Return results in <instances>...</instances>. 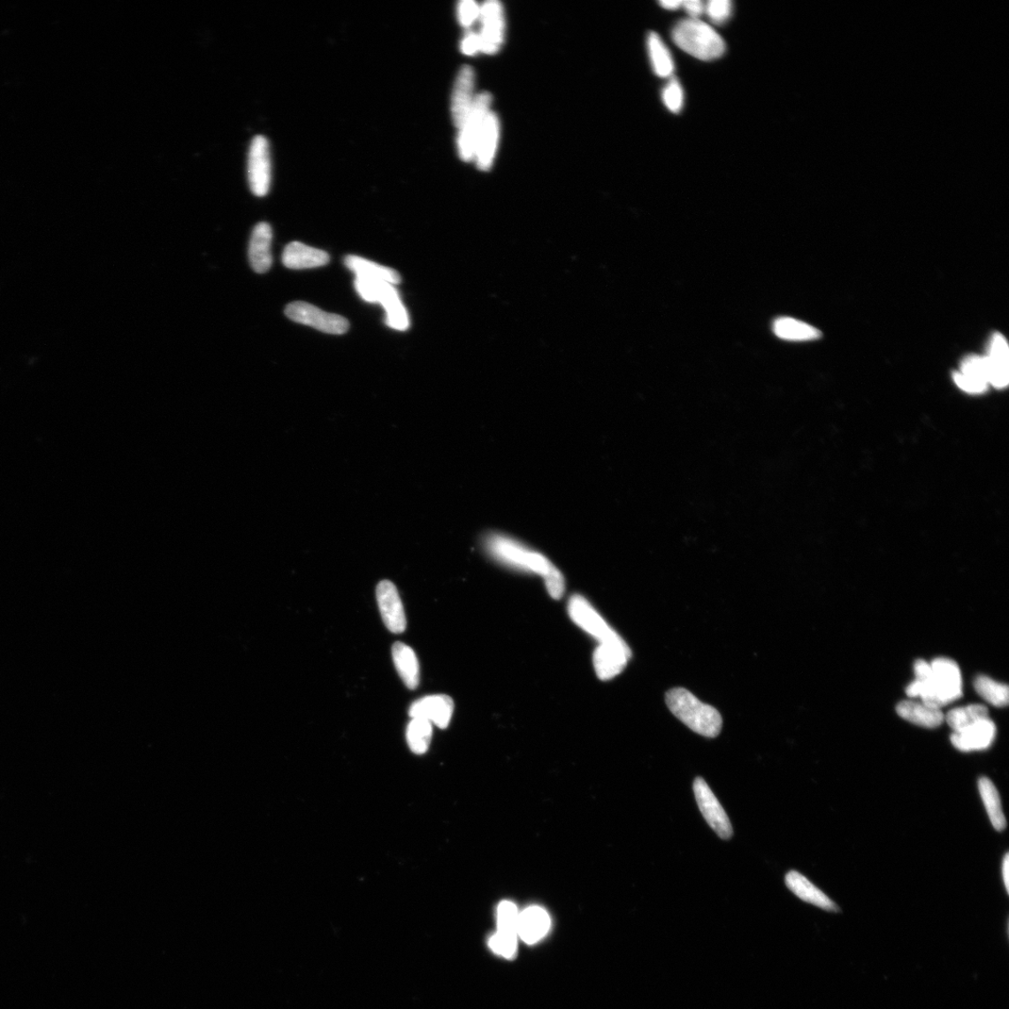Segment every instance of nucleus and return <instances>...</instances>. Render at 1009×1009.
<instances>
[{
  "label": "nucleus",
  "instance_id": "nucleus-1",
  "mask_svg": "<svg viewBox=\"0 0 1009 1009\" xmlns=\"http://www.w3.org/2000/svg\"><path fill=\"white\" fill-rule=\"evenodd\" d=\"M486 554L501 565L540 576L554 600L563 598L566 581L551 560L529 546L501 533H489L483 540Z\"/></svg>",
  "mask_w": 1009,
  "mask_h": 1009
},
{
  "label": "nucleus",
  "instance_id": "nucleus-2",
  "mask_svg": "<svg viewBox=\"0 0 1009 1009\" xmlns=\"http://www.w3.org/2000/svg\"><path fill=\"white\" fill-rule=\"evenodd\" d=\"M932 676L929 680L909 684L906 692L909 698H920L925 705L940 709L962 697V675L956 661L940 657L930 664Z\"/></svg>",
  "mask_w": 1009,
  "mask_h": 1009
},
{
  "label": "nucleus",
  "instance_id": "nucleus-3",
  "mask_svg": "<svg viewBox=\"0 0 1009 1009\" xmlns=\"http://www.w3.org/2000/svg\"><path fill=\"white\" fill-rule=\"evenodd\" d=\"M666 701L671 713L693 732L711 738L720 735L722 718L719 711L701 702L691 692L672 689L668 692Z\"/></svg>",
  "mask_w": 1009,
  "mask_h": 1009
},
{
  "label": "nucleus",
  "instance_id": "nucleus-4",
  "mask_svg": "<svg viewBox=\"0 0 1009 1009\" xmlns=\"http://www.w3.org/2000/svg\"><path fill=\"white\" fill-rule=\"evenodd\" d=\"M674 42L684 52L700 60L721 57L725 43L718 33L699 19H685L676 25L672 32Z\"/></svg>",
  "mask_w": 1009,
  "mask_h": 1009
},
{
  "label": "nucleus",
  "instance_id": "nucleus-5",
  "mask_svg": "<svg viewBox=\"0 0 1009 1009\" xmlns=\"http://www.w3.org/2000/svg\"><path fill=\"white\" fill-rule=\"evenodd\" d=\"M355 287L363 301L383 305L386 312V323L389 327L399 331H405L409 327L408 311L394 286L355 277Z\"/></svg>",
  "mask_w": 1009,
  "mask_h": 1009
},
{
  "label": "nucleus",
  "instance_id": "nucleus-6",
  "mask_svg": "<svg viewBox=\"0 0 1009 1009\" xmlns=\"http://www.w3.org/2000/svg\"><path fill=\"white\" fill-rule=\"evenodd\" d=\"M568 609L571 620L600 644L623 639L583 595H572Z\"/></svg>",
  "mask_w": 1009,
  "mask_h": 1009
},
{
  "label": "nucleus",
  "instance_id": "nucleus-7",
  "mask_svg": "<svg viewBox=\"0 0 1009 1009\" xmlns=\"http://www.w3.org/2000/svg\"><path fill=\"white\" fill-rule=\"evenodd\" d=\"M286 314L290 320L311 326L326 334L342 335L350 327L346 318L338 314L324 311L307 302H295L289 304L286 309Z\"/></svg>",
  "mask_w": 1009,
  "mask_h": 1009
},
{
  "label": "nucleus",
  "instance_id": "nucleus-8",
  "mask_svg": "<svg viewBox=\"0 0 1009 1009\" xmlns=\"http://www.w3.org/2000/svg\"><path fill=\"white\" fill-rule=\"evenodd\" d=\"M491 103L492 96L489 93L485 92L477 96L467 122L460 128L458 152L460 157L464 161L468 162L475 158L478 139L490 113Z\"/></svg>",
  "mask_w": 1009,
  "mask_h": 1009
},
{
  "label": "nucleus",
  "instance_id": "nucleus-9",
  "mask_svg": "<svg viewBox=\"0 0 1009 1009\" xmlns=\"http://www.w3.org/2000/svg\"><path fill=\"white\" fill-rule=\"evenodd\" d=\"M693 792L700 812L713 830L723 840L733 836V827L725 810L707 784L699 776L693 783Z\"/></svg>",
  "mask_w": 1009,
  "mask_h": 1009
},
{
  "label": "nucleus",
  "instance_id": "nucleus-10",
  "mask_svg": "<svg viewBox=\"0 0 1009 1009\" xmlns=\"http://www.w3.org/2000/svg\"><path fill=\"white\" fill-rule=\"evenodd\" d=\"M271 179V164L269 142L263 136H256L250 146L248 157V180L254 195L264 196L269 193Z\"/></svg>",
  "mask_w": 1009,
  "mask_h": 1009
},
{
  "label": "nucleus",
  "instance_id": "nucleus-11",
  "mask_svg": "<svg viewBox=\"0 0 1009 1009\" xmlns=\"http://www.w3.org/2000/svg\"><path fill=\"white\" fill-rule=\"evenodd\" d=\"M631 656V650L623 639L600 643L592 655L594 671L601 681L614 679L623 671Z\"/></svg>",
  "mask_w": 1009,
  "mask_h": 1009
},
{
  "label": "nucleus",
  "instance_id": "nucleus-12",
  "mask_svg": "<svg viewBox=\"0 0 1009 1009\" xmlns=\"http://www.w3.org/2000/svg\"><path fill=\"white\" fill-rule=\"evenodd\" d=\"M376 597L380 615L388 631L394 634L403 633L407 620L398 589L389 581L380 582L376 589Z\"/></svg>",
  "mask_w": 1009,
  "mask_h": 1009
},
{
  "label": "nucleus",
  "instance_id": "nucleus-13",
  "mask_svg": "<svg viewBox=\"0 0 1009 1009\" xmlns=\"http://www.w3.org/2000/svg\"><path fill=\"white\" fill-rule=\"evenodd\" d=\"M479 18L483 24L481 34H478L481 51L485 54H494L499 51L503 41L502 5L494 0L485 3L479 11Z\"/></svg>",
  "mask_w": 1009,
  "mask_h": 1009
},
{
  "label": "nucleus",
  "instance_id": "nucleus-14",
  "mask_svg": "<svg viewBox=\"0 0 1009 1009\" xmlns=\"http://www.w3.org/2000/svg\"><path fill=\"white\" fill-rule=\"evenodd\" d=\"M455 710L454 700L445 694L428 696L413 702L409 710V716L424 719L441 730L448 727Z\"/></svg>",
  "mask_w": 1009,
  "mask_h": 1009
},
{
  "label": "nucleus",
  "instance_id": "nucleus-15",
  "mask_svg": "<svg viewBox=\"0 0 1009 1009\" xmlns=\"http://www.w3.org/2000/svg\"><path fill=\"white\" fill-rule=\"evenodd\" d=\"M997 736V727L990 718L977 722L965 730L952 735V745L963 753L984 751L991 746Z\"/></svg>",
  "mask_w": 1009,
  "mask_h": 1009
},
{
  "label": "nucleus",
  "instance_id": "nucleus-16",
  "mask_svg": "<svg viewBox=\"0 0 1009 1009\" xmlns=\"http://www.w3.org/2000/svg\"><path fill=\"white\" fill-rule=\"evenodd\" d=\"M475 74L469 65L462 67L458 73L453 96L452 117L454 123L459 129L467 122L474 103Z\"/></svg>",
  "mask_w": 1009,
  "mask_h": 1009
},
{
  "label": "nucleus",
  "instance_id": "nucleus-17",
  "mask_svg": "<svg viewBox=\"0 0 1009 1009\" xmlns=\"http://www.w3.org/2000/svg\"><path fill=\"white\" fill-rule=\"evenodd\" d=\"M959 388L969 394H982L989 386L988 366L985 356L969 355L961 365V371L953 374Z\"/></svg>",
  "mask_w": 1009,
  "mask_h": 1009
},
{
  "label": "nucleus",
  "instance_id": "nucleus-18",
  "mask_svg": "<svg viewBox=\"0 0 1009 1009\" xmlns=\"http://www.w3.org/2000/svg\"><path fill=\"white\" fill-rule=\"evenodd\" d=\"M988 366L989 385L1002 389L1008 385V358L1009 351L1005 338L1000 333L992 335L988 355L985 356Z\"/></svg>",
  "mask_w": 1009,
  "mask_h": 1009
},
{
  "label": "nucleus",
  "instance_id": "nucleus-19",
  "mask_svg": "<svg viewBox=\"0 0 1009 1009\" xmlns=\"http://www.w3.org/2000/svg\"><path fill=\"white\" fill-rule=\"evenodd\" d=\"M785 883L789 890L795 893L799 899L818 906L827 913H840L838 906L805 878L802 874L797 871H790L785 876Z\"/></svg>",
  "mask_w": 1009,
  "mask_h": 1009
},
{
  "label": "nucleus",
  "instance_id": "nucleus-20",
  "mask_svg": "<svg viewBox=\"0 0 1009 1009\" xmlns=\"http://www.w3.org/2000/svg\"><path fill=\"white\" fill-rule=\"evenodd\" d=\"M271 241L272 229L271 225L267 223L256 225L249 245L250 264L256 273H266L271 268Z\"/></svg>",
  "mask_w": 1009,
  "mask_h": 1009
},
{
  "label": "nucleus",
  "instance_id": "nucleus-21",
  "mask_svg": "<svg viewBox=\"0 0 1009 1009\" xmlns=\"http://www.w3.org/2000/svg\"><path fill=\"white\" fill-rule=\"evenodd\" d=\"M329 255L299 241L289 243L283 254L285 266L291 270H308L325 266Z\"/></svg>",
  "mask_w": 1009,
  "mask_h": 1009
},
{
  "label": "nucleus",
  "instance_id": "nucleus-22",
  "mask_svg": "<svg viewBox=\"0 0 1009 1009\" xmlns=\"http://www.w3.org/2000/svg\"><path fill=\"white\" fill-rule=\"evenodd\" d=\"M551 920L547 913L539 906L528 907L520 913L518 936L527 944H535L548 933Z\"/></svg>",
  "mask_w": 1009,
  "mask_h": 1009
},
{
  "label": "nucleus",
  "instance_id": "nucleus-23",
  "mask_svg": "<svg viewBox=\"0 0 1009 1009\" xmlns=\"http://www.w3.org/2000/svg\"><path fill=\"white\" fill-rule=\"evenodd\" d=\"M500 123L494 113L490 112L479 134L475 159L479 170L488 171L498 146Z\"/></svg>",
  "mask_w": 1009,
  "mask_h": 1009
},
{
  "label": "nucleus",
  "instance_id": "nucleus-24",
  "mask_svg": "<svg viewBox=\"0 0 1009 1009\" xmlns=\"http://www.w3.org/2000/svg\"><path fill=\"white\" fill-rule=\"evenodd\" d=\"M344 264L355 274V277L378 280V282H385L393 286L401 283V276L398 271L366 258L347 256Z\"/></svg>",
  "mask_w": 1009,
  "mask_h": 1009
},
{
  "label": "nucleus",
  "instance_id": "nucleus-25",
  "mask_svg": "<svg viewBox=\"0 0 1009 1009\" xmlns=\"http://www.w3.org/2000/svg\"><path fill=\"white\" fill-rule=\"evenodd\" d=\"M392 656L395 669L406 686L410 690L417 689L420 683V666L415 651L405 643L395 642Z\"/></svg>",
  "mask_w": 1009,
  "mask_h": 1009
},
{
  "label": "nucleus",
  "instance_id": "nucleus-26",
  "mask_svg": "<svg viewBox=\"0 0 1009 1009\" xmlns=\"http://www.w3.org/2000/svg\"><path fill=\"white\" fill-rule=\"evenodd\" d=\"M897 713L904 720L929 730L940 726L945 719L940 709L925 705L921 701H902L898 705Z\"/></svg>",
  "mask_w": 1009,
  "mask_h": 1009
},
{
  "label": "nucleus",
  "instance_id": "nucleus-27",
  "mask_svg": "<svg viewBox=\"0 0 1009 1009\" xmlns=\"http://www.w3.org/2000/svg\"><path fill=\"white\" fill-rule=\"evenodd\" d=\"M774 334L786 341H812L821 338L819 329L800 320L791 317H780L773 323Z\"/></svg>",
  "mask_w": 1009,
  "mask_h": 1009
},
{
  "label": "nucleus",
  "instance_id": "nucleus-28",
  "mask_svg": "<svg viewBox=\"0 0 1009 1009\" xmlns=\"http://www.w3.org/2000/svg\"><path fill=\"white\" fill-rule=\"evenodd\" d=\"M979 790L992 826L999 832L1004 831L1006 820L996 785L988 777L982 776L979 780Z\"/></svg>",
  "mask_w": 1009,
  "mask_h": 1009
},
{
  "label": "nucleus",
  "instance_id": "nucleus-29",
  "mask_svg": "<svg viewBox=\"0 0 1009 1009\" xmlns=\"http://www.w3.org/2000/svg\"><path fill=\"white\" fill-rule=\"evenodd\" d=\"M648 49L655 74L661 78H668L674 73V62L669 50L656 33L652 32L648 37Z\"/></svg>",
  "mask_w": 1009,
  "mask_h": 1009
},
{
  "label": "nucleus",
  "instance_id": "nucleus-30",
  "mask_svg": "<svg viewBox=\"0 0 1009 1009\" xmlns=\"http://www.w3.org/2000/svg\"><path fill=\"white\" fill-rule=\"evenodd\" d=\"M987 718H989L988 708L983 705L974 704L952 709L946 716V721L953 733H958Z\"/></svg>",
  "mask_w": 1009,
  "mask_h": 1009
},
{
  "label": "nucleus",
  "instance_id": "nucleus-31",
  "mask_svg": "<svg viewBox=\"0 0 1009 1009\" xmlns=\"http://www.w3.org/2000/svg\"><path fill=\"white\" fill-rule=\"evenodd\" d=\"M433 736V724L424 719L413 718L407 727V742L412 753L427 752Z\"/></svg>",
  "mask_w": 1009,
  "mask_h": 1009
},
{
  "label": "nucleus",
  "instance_id": "nucleus-32",
  "mask_svg": "<svg viewBox=\"0 0 1009 1009\" xmlns=\"http://www.w3.org/2000/svg\"><path fill=\"white\" fill-rule=\"evenodd\" d=\"M975 691L988 703L998 707L1008 705V687L999 684L987 676H979L974 682Z\"/></svg>",
  "mask_w": 1009,
  "mask_h": 1009
},
{
  "label": "nucleus",
  "instance_id": "nucleus-33",
  "mask_svg": "<svg viewBox=\"0 0 1009 1009\" xmlns=\"http://www.w3.org/2000/svg\"><path fill=\"white\" fill-rule=\"evenodd\" d=\"M520 913L517 906L511 902H502L498 911L499 933L518 936Z\"/></svg>",
  "mask_w": 1009,
  "mask_h": 1009
},
{
  "label": "nucleus",
  "instance_id": "nucleus-34",
  "mask_svg": "<svg viewBox=\"0 0 1009 1009\" xmlns=\"http://www.w3.org/2000/svg\"><path fill=\"white\" fill-rule=\"evenodd\" d=\"M517 937L498 932L489 940V946L496 954L510 959L516 954Z\"/></svg>",
  "mask_w": 1009,
  "mask_h": 1009
},
{
  "label": "nucleus",
  "instance_id": "nucleus-35",
  "mask_svg": "<svg viewBox=\"0 0 1009 1009\" xmlns=\"http://www.w3.org/2000/svg\"><path fill=\"white\" fill-rule=\"evenodd\" d=\"M661 97H663V102L670 111L675 113L681 111L684 106V95L679 80L672 78L664 88Z\"/></svg>",
  "mask_w": 1009,
  "mask_h": 1009
},
{
  "label": "nucleus",
  "instance_id": "nucleus-36",
  "mask_svg": "<svg viewBox=\"0 0 1009 1009\" xmlns=\"http://www.w3.org/2000/svg\"><path fill=\"white\" fill-rule=\"evenodd\" d=\"M733 4L730 0H710L706 4V11L711 21L722 24L731 18Z\"/></svg>",
  "mask_w": 1009,
  "mask_h": 1009
},
{
  "label": "nucleus",
  "instance_id": "nucleus-37",
  "mask_svg": "<svg viewBox=\"0 0 1009 1009\" xmlns=\"http://www.w3.org/2000/svg\"><path fill=\"white\" fill-rule=\"evenodd\" d=\"M481 7L472 2V0H464L458 5V19L462 26L469 27L474 24L479 16Z\"/></svg>",
  "mask_w": 1009,
  "mask_h": 1009
},
{
  "label": "nucleus",
  "instance_id": "nucleus-38",
  "mask_svg": "<svg viewBox=\"0 0 1009 1009\" xmlns=\"http://www.w3.org/2000/svg\"><path fill=\"white\" fill-rule=\"evenodd\" d=\"M461 50L462 54L468 56H473L478 51H481V42H479L478 34L474 32L467 33L461 42Z\"/></svg>",
  "mask_w": 1009,
  "mask_h": 1009
},
{
  "label": "nucleus",
  "instance_id": "nucleus-39",
  "mask_svg": "<svg viewBox=\"0 0 1009 1009\" xmlns=\"http://www.w3.org/2000/svg\"><path fill=\"white\" fill-rule=\"evenodd\" d=\"M683 7L692 19H699L700 16L706 11V4L700 2V0H688V2L683 3Z\"/></svg>",
  "mask_w": 1009,
  "mask_h": 1009
},
{
  "label": "nucleus",
  "instance_id": "nucleus-40",
  "mask_svg": "<svg viewBox=\"0 0 1009 1009\" xmlns=\"http://www.w3.org/2000/svg\"><path fill=\"white\" fill-rule=\"evenodd\" d=\"M1002 875L1006 891H1009V854L1006 853L1003 860Z\"/></svg>",
  "mask_w": 1009,
  "mask_h": 1009
},
{
  "label": "nucleus",
  "instance_id": "nucleus-41",
  "mask_svg": "<svg viewBox=\"0 0 1009 1009\" xmlns=\"http://www.w3.org/2000/svg\"><path fill=\"white\" fill-rule=\"evenodd\" d=\"M683 3L684 2H680V0H670V2L663 0V2H660L659 4L666 10L676 11L683 6Z\"/></svg>",
  "mask_w": 1009,
  "mask_h": 1009
}]
</instances>
